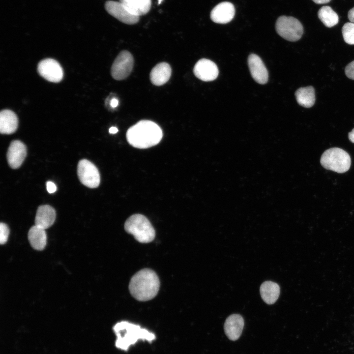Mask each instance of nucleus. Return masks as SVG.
Returning a JSON list of instances; mask_svg holds the SVG:
<instances>
[{"label": "nucleus", "mask_w": 354, "mask_h": 354, "mask_svg": "<svg viewBox=\"0 0 354 354\" xmlns=\"http://www.w3.org/2000/svg\"><path fill=\"white\" fill-rule=\"evenodd\" d=\"M126 136L128 143L133 147L147 148L158 144L162 139L163 133L154 122L142 120L128 129Z\"/></svg>", "instance_id": "1"}, {"label": "nucleus", "mask_w": 354, "mask_h": 354, "mask_svg": "<svg viewBox=\"0 0 354 354\" xmlns=\"http://www.w3.org/2000/svg\"><path fill=\"white\" fill-rule=\"evenodd\" d=\"M159 288L160 281L157 275L149 268H144L136 272L131 278L129 284L131 295L141 301H148L154 298Z\"/></svg>", "instance_id": "2"}, {"label": "nucleus", "mask_w": 354, "mask_h": 354, "mask_svg": "<svg viewBox=\"0 0 354 354\" xmlns=\"http://www.w3.org/2000/svg\"><path fill=\"white\" fill-rule=\"evenodd\" d=\"M113 330L117 336L115 346L123 351H127L140 340L151 342L156 337L154 333L146 328L127 321L117 323L114 326Z\"/></svg>", "instance_id": "3"}, {"label": "nucleus", "mask_w": 354, "mask_h": 354, "mask_svg": "<svg viewBox=\"0 0 354 354\" xmlns=\"http://www.w3.org/2000/svg\"><path fill=\"white\" fill-rule=\"evenodd\" d=\"M124 229L141 243L150 242L155 238V232L150 222L146 216L140 214L130 216L125 222Z\"/></svg>", "instance_id": "4"}, {"label": "nucleus", "mask_w": 354, "mask_h": 354, "mask_svg": "<svg viewBox=\"0 0 354 354\" xmlns=\"http://www.w3.org/2000/svg\"><path fill=\"white\" fill-rule=\"evenodd\" d=\"M320 163L327 170L343 173L350 169L351 159L349 153L344 150L332 148L324 151L321 156Z\"/></svg>", "instance_id": "5"}, {"label": "nucleus", "mask_w": 354, "mask_h": 354, "mask_svg": "<svg viewBox=\"0 0 354 354\" xmlns=\"http://www.w3.org/2000/svg\"><path fill=\"white\" fill-rule=\"evenodd\" d=\"M275 28L278 34L290 41H296L300 39L303 28L301 23L293 17L282 16L276 21Z\"/></svg>", "instance_id": "6"}, {"label": "nucleus", "mask_w": 354, "mask_h": 354, "mask_svg": "<svg viewBox=\"0 0 354 354\" xmlns=\"http://www.w3.org/2000/svg\"><path fill=\"white\" fill-rule=\"evenodd\" d=\"M77 174L81 183L88 187L94 188L100 183V177L97 167L87 159L80 160L77 166Z\"/></svg>", "instance_id": "7"}, {"label": "nucleus", "mask_w": 354, "mask_h": 354, "mask_svg": "<svg viewBox=\"0 0 354 354\" xmlns=\"http://www.w3.org/2000/svg\"><path fill=\"white\" fill-rule=\"evenodd\" d=\"M134 59L127 51H122L118 55L111 67V75L117 80L126 79L132 70Z\"/></svg>", "instance_id": "8"}, {"label": "nucleus", "mask_w": 354, "mask_h": 354, "mask_svg": "<svg viewBox=\"0 0 354 354\" xmlns=\"http://www.w3.org/2000/svg\"><path fill=\"white\" fill-rule=\"evenodd\" d=\"M37 70L42 77L49 82L58 83L63 78V69L60 64L53 59H46L40 61Z\"/></svg>", "instance_id": "9"}, {"label": "nucleus", "mask_w": 354, "mask_h": 354, "mask_svg": "<svg viewBox=\"0 0 354 354\" xmlns=\"http://www.w3.org/2000/svg\"><path fill=\"white\" fill-rule=\"evenodd\" d=\"M105 9L110 15L123 23L132 25L139 20V16L131 13L119 1H107Z\"/></svg>", "instance_id": "10"}, {"label": "nucleus", "mask_w": 354, "mask_h": 354, "mask_svg": "<svg viewBox=\"0 0 354 354\" xmlns=\"http://www.w3.org/2000/svg\"><path fill=\"white\" fill-rule=\"evenodd\" d=\"M193 72L196 77L205 82L214 80L219 73L216 64L206 59H201L196 62L193 68Z\"/></svg>", "instance_id": "11"}, {"label": "nucleus", "mask_w": 354, "mask_h": 354, "mask_svg": "<svg viewBox=\"0 0 354 354\" xmlns=\"http://www.w3.org/2000/svg\"><path fill=\"white\" fill-rule=\"evenodd\" d=\"M27 155L25 145L19 140L12 141L7 152V160L9 166L17 169L21 166Z\"/></svg>", "instance_id": "12"}, {"label": "nucleus", "mask_w": 354, "mask_h": 354, "mask_svg": "<svg viewBox=\"0 0 354 354\" xmlns=\"http://www.w3.org/2000/svg\"><path fill=\"white\" fill-rule=\"evenodd\" d=\"M248 64L253 79L260 84L266 83L268 72L261 59L256 54H250L248 59Z\"/></svg>", "instance_id": "13"}, {"label": "nucleus", "mask_w": 354, "mask_h": 354, "mask_svg": "<svg viewBox=\"0 0 354 354\" xmlns=\"http://www.w3.org/2000/svg\"><path fill=\"white\" fill-rule=\"evenodd\" d=\"M235 9L230 2H222L215 6L210 13L211 20L218 24H226L234 18Z\"/></svg>", "instance_id": "14"}, {"label": "nucleus", "mask_w": 354, "mask_h": 354, "mask_svg": "<svg viewBox=\"0 0 354 354\" xmlns=\"http://www.w3.org/2000/svg\"><path fill=\"white\" fill-rule=\"evenodd\" d=\"M244 325L242 317L237 314L229 316L226 320L224 328L227 337L231 340L236 341L241 336Z\"/></svg>", "instance_id": "15"}, {"label": "nucleus", "mask_w": 354, "mask_h": 354, "mask_svg": "<svg viewBox=\"0 0 354 354\" xmlns=\"http://www.w3.org/2000/svg\"><path fill=\"white\" fill-rule=\"evenodd\" d=\"M56 219V211L49 205L39 206L37 210L35 218V225L44 229L50 227Z\"/></svg>", "instance_id": "16"}, {"label": "nucleus", "mask_w": 354, "mask_h": 354, "mask_svg": "<svg viewBox=\"0 0 354 354\" xmlns=\"http://www.w3.org/2000/svg\"><path fill=\"white\" fill-rule=\"evenodd\" d=\"M171 72V66L168 63L160 62L152 69L150 73V81L155 86L163 85L169 80Z\"/></svg>", "instance_id": "17"}, {"label": "nucleus", "mask_w": 354, "mask_h": 354, "mask_svg": "<svg viewBox=\"0 0 354 354\" xmlns=\"http://www.w3.org/2000/svg\"><path fill=\"white\" fill-rule=\"evenodd\" d=\"M18 125V118L10 110H3L0 113V132L3 134H10L16 131Z\"/></svg>", "instance_id": "18"}, {"label": "nucleus", "mask_w": 354, "mask_h": 354, "mask_svg": "<svg viewBox=\"0 0 354 354\" xmlns=\"http://www.w3.org/2000/svg\"><path fill=\"white\" fill-rule=\"evenodd\" d=\"M28 239L32 247L36 250H42L46 246L47 236L45 229L34 225L28 232Z\"/></svg>", "instance_id": "19"}, {"label": "nucleus", "mask_w": 354, "mask_h": 354, "mask_svg": "<svg viewBox=\"0 0 354 354\" xmlns=\"http://www.w3.org/2000/svg\"><path fill=\"white\" fill-rule=\"evenodd\" d=\"M260 291L263 300L268 304H272L279 296L280 287L276 283L266 281L262 284Z\"/></svg>", "instance_id": "20"}, {"label": "nucleus", "mask_w": 354, "mask_h": 354, "mask_svg": "<svg viewBox=\"0 0 354 354\" xmlns=\"http://www.w3.org/2000/svg\"><path fill=\"white\" fill-rule=\"evenodd\" d=\"M131 13L138 16L147 14L150 10L151 0H119Z\"/></svg>", "instance_id": "21"}, {"label": "nucleus", "mask_w": 354, "mask_h": 354, "mask_svg": "<svg viewBox=\"0 0 354 354\" xmlns=\"http://www.w3.org/2000/svg\"><path fill=\"white\" fill-rule=\"evenodd\" d=\"M298 104L305 108L312 107L315 102V89L312 86L300 88L295 92Z\"/></svg>", "instance_id": "22"}, {"label": "nucleus", "mask_w": 354, "mask_h": 354, "mask_svg": "<svg viewBox=\"0 0 354 354\" xmlns=\"http://www.w3.org/2000/svg\"><path fill=\"white\" fill-rule=\"evenodd\" d=\"M318 16L324 25L328 28L335 26L339 22L337 14L328 6L322 7L318 11Z\"/></svg>", "instance_id": "23"}, {"label": "nucleus", "mask_w": 354, "mask_h": 354, "mask_svg": "<svg viewBox=\"0 0 354 354\" xmlns=\"http://www.w3.org/2000/svg\"><path fill=\"white\" fill-rule=\"evenodd\" d=\"M343 37L345 42L350 45H354V23L350 22L344 25L342 29Z\"/></svg>", "instance_id": "24"}, {"label": "nucleus", "mask_w": 354, "mask_h": 354, "mask_svg": "<svg viewBox=\"0 0 354 354\" xmlns=\"http://www.w3.org/2000/svg\"><path fill=\"white\" fill-rule=\"evenodd\" d=\"M9 230L7 225L3 223L0 224V243L5 244L7 241Z\"/></svg>", "instance_id": "25"}, {"label": "nucleus", "mask_w": 354, "mask_h": 354, "mask_svg": "<svg viewBox=\"0 0 354 354\" xmlns=\"http://www.w3.org/2000/svg\"><path fill=\"white\" fill-rule=\"evenodd\" d=\"M346 75L350 79L354 80V60L349 63L345 69Z\"/></svg>", "instance_id": "26"}, {"label": "nucleus", "mask_w": 354, "mask_h": 354, "mask_svg": "<svg viewBox=\"0 0 354 354\" xmlns=\"http://www.w3.org/2000/svg\"><path fill=\"white\" fill-rule=\"evenodd\" d=\"M47 190L49 193H53L57 190L56 184L52 181H49L46 182Z\"/></svg>", "instance_id": "27"}, {"label": "nucleus", "mask_w": 354, "mask_h": 354, "mask_svg": "<svg viewBox=\"0 0 354 354\" xmlns=\"http://www.w3.org/2000/svg\"><path fill=\"white\" fill-rule=\"evenodd\" d=\"M348 16L351 22L354 23V7L349 10Z\"/></svg>", "instance_id": "28"}, {"label": "nucleus", "mask_w": 354, "mask_h": 354, "mask_svg": "<svg viewBox=\"0 0 354 354\" xmlns=\"http://www.w3.org/2000/svg\"><path fill=\"white\" fill-rule=\"evenodd\" d=\"M110 105L113 108L117 107L118 105V100L115 98H113L110 102Z\"/></svg>", "instance_id": "29"}, {"label": "nucleus", "mask_w": 354, "mask_h": 354, "mask_svg": "<svg viewBox=\"0 0 354 354\" xmlns=\"http://www.w3.org/2000/svg\"><path fill=\"white\" fill-rule=\"evenodd\" d=\"M348 138L352 143H354V128L348 133Z\"/></svg>", "instance_id": "30"}, {"label": "nucleus", "mask_w": 354, "mask_h": 354, "mask_svg": "<svg viewBox=\"0 0 354 354\" xmlns=\"http://www.w3.org/2000/svg\"><path fill=\"white\" fill-rule=\"evenodd\" d=\"M317 4H324L329 2L331 0H312Z\"/></svg>", "instance_id": "31"}, {"label": "nucleus", "mask_w": 354, "mask_h": 354, "mask_svg": "<svg viewBox=\"0 0 354 354\" xmlns=\"http://www.w3.org/2000/svg\"><path fill=\"white\" fill-rule=\"evenodd\" d=\"M118 130L116 127L112 126L109 129V133L111 134H116L118 132Z\"/></svg>", "instance_id": "32"}, {"label": "nucleus", "mask_w": 354, "mask_h": 354, "mask_svg": "<svg viewBox=\"0 0 354 354\" xmlns=\"http://www.w3.org/2000/svg\"><path fill=\"white\" fill-rule=\"evenodd\" d=\"M162 1V0H158L159 3H160Z\"/></svg>", "instance_id": "33"}]
</instances>
